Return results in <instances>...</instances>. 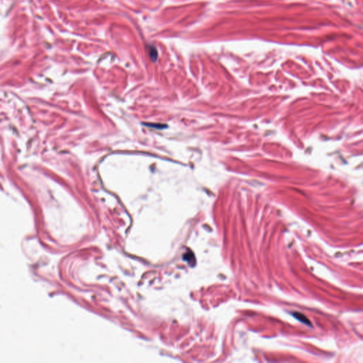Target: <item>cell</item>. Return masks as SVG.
Segmentation results:
<instances>
[{
    "instance_id": "1",
    "label": "cell",
    "mask_w": 363,
    "mask_h": 363,
    "mask_svg": "<svg viewBox=\"0 0 363 363\" xmlns=\"http://www.w3.org/2000/svg\"><path fill=\"white\" fill-rule=\"evenodd\" d=\"M293 316L296 319H297L299 321L301 322L302 324L306 325V326H310V327H311L312 326V325L311 324L310 321L308 319V318L306 316L304 315L303 314L299 313V312H294Z\"/></svg>"
}]
</instances>
